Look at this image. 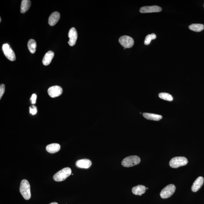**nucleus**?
<instances>
[{
    "mask_svg": "<svg viewBox=\"0 0 204 204\" xmlns=\"http://www.w3.org/2000/svg\"><path fill=\"white\" fill-rule=\"evenodd\" d=\"M20 192L25 200L30 199L31 197L30 186L28 181L26 180H23L20 183Z\"/></svg>",
    "mask_w": 204,
    "mask_h": 204,
    "instance_id": "1",
    "label": "nucleus"
},
{
    "mask_svg": "<svg viewBox=\"0 0 204 204\" xmlns=\"http://www.w3.org/2000/svg\"><path fill=\"white\" fill-rule=\"evenodd\" d=\"M72 170L69 167H66L58 171L54 176V179L56 181L64 180L71 174Z\"/></svg>",
    "mask_w": 204,
    "mask_h": 204,
    "instance_id": "2",
    "label": "nucleus"
},
{
    "mask_svg": "<svg viewBox=\"0 0 204 204\" xmlns=\"http://www.w3.org/2000/svg\"><path fill=\"white\" fill-rule=\"evenodd\" d=\"M187 159L183 157H176L173 158L170 161V166L174 168H177L186 165L188 164Z\"/></svg>",
    "mask_w": 204,
    "mask_h": 204,
    "instance_id": "3",
    "label": "nucleus"
},
{
    "mask_svg": "<svg viewBox=\"0 0 204 204\" xmlns=\"http://www.w3.org/2000/svg\"><path fill=\"white\" fill-rule=\"evenodd\" d=\"M141 159L137 156H131L123 159L121 164L125 167H131L140 163Z\"/></svg>",
    "mask_w": 204,
    "mask_h": 204,
    "instance_id": "4",
    "label": "nucleus"
},
{
    "mask_svg": "<svg viewBox=\"0 0 204 204\" xmlns=\"http://www.w3.org/2000/svg\"><path fill=\"white\" fill-rule=\"evenodd\" d=\"M176 189V186L173 184H170L165 187L161 192V198L163 199L170 197L174 194Z\"/></svg>",
    "mask_w": 204,
    "mask_h": 204,
    "instance_id": "5",
    "label": "nucleus"
},
{
    "mask_svg": "<svg viewBox=\"0 0 204 204\" xmlns=\"http://www.w3.org/2000/svg\"><path fill=\"white\" fill-rule=\"evenodd\" d=\"M2 50L5 56L9 60L13 61L16 59V55L9 44H4L2 46Z\"/></svg>",
    "mask_w": 204,
    "mask_h": 204,
    "instance_id": "6",
    "label": "nucleus"
},
{
    "mask_svg": "<svg viewBox=\"0 0 204 204\" xmlns=\"http://www.w3.org/2000/svg\"><path fill=\"white\" fill-rule=\"evenodd\" d=\"M119 42L124 49L132 47L134 43L133 38L128 36H123L120 37Z\"/></svg>",
    "mask_w": 204,
    "mask_h": 204,
    "instance_id": "7",
    "label": "nucleus"
},
{
    "mask_svg": "<svg viewBox=\"0 0 204 204\" xmlns=\"http://www.w3.org/2000/svg\"><path fill=\"white\" fill-rule=\"evenodd\" d=\"M63 90L60 86L55 85L50 87L48 90V93L51 98L57 97L63 93Z\"/></svg>",
    "mask_w": 204,
    "mask_h": 204,
    "instance_id": "8",
    "label": "nucleus"
},
{
    "mask_svg": "<svg viewBox=\"0 0 204 204\" xmlns=\"http://www.w3.org/2000/svg\"><path fill=\"white\" fill-rule=\"evenodd\" d=\"M68 37L69 38L68 44L70 46H73L76 44L77 38H78V33L75 28H72L70 29L68 33Z\"/></svg>",
    "mask_w": 204,
    "mask_h": 204,
    "instance_id": "9",
    "label": "nucleus"
},
{
    "mask_svg": "<svg viewBox=\"0 0 204 204\" xmlns=\"http://www.w3.org/2000/svg\"><path fill=\"white\" fill-rule=\"evenodd\" d=\"M160 7L157 6H145L140 8V11L141 13H150L159 12L162 11Z\"/></svg>",
    "mask_w": 204,
    "mask_h": 204,
    "instance_id": "10",
    "label": "nucleus"
},
{
    "mask_svg": "<svg viewBox=\"0 0 204 204\" xmlns=\"http://www.w3.org/2000/svg\"><path fill=\"white\" fill-rule=\"evenodd\" d=\"M92 165V162L89 159H80L76 163V166L80 168L88 169Z\"/></svg>",
    "mask_w": 204,
    "mask_h": 204,
    "instance_id": "11",
    "label": "nucleus"
},
{
    "mask_svg": "<svg viewBox=\"0 0 204 204\" xmlns=\"http://www.w3.org/2000/svg\"><path fill=\"white\" fill-rule=\"evenodd\" d=\"M203 183L204 178L203 177L199 176L197 178L192 186V191L193 192H196L198 191L203 185Z\"/></svg>",
    "mask_w": 204,
    "mask_h": 204,
    "instance_id": "12",
    "label": "nucleus"
},
{
    "mask_svg": "<svg viewBox=\"0 0 204 204\" xmlns=\"http://www.w3.org/2000/svg\"><path fill=\"white\" fill-rule=\"evenodd\" d=\"M60 15L58 12H54L50 16L49 19V24L51 26H53L56 25L59 21Z\"/></svg>",
    "mask_w": 204,
    "mask_h": 204,
    "instance_id": "13",
    "label": "nucleus"
},
{
    "mask_svg": "<svg viewBox=\"0 0 204 204\" xmlns=\"http://www.w3.org/2000/svg\"><path fill=\"white\" fill-rule=\"evenodd\" d=\"M54 53L53 51H49L46 53L42 59V63L46 66H48L50 64L51 61L54 58Z\"/></svg>",
    "mask_w": 204,
    "mask_h": 204,
    "instance_id": "14",
    "label": "nucleus"
},
{
    "mask_svg": "<svg viewBox=\"0 0 204 204\" xmlns=\"http://www.w3.org/2000/svg\"><path fill=\"white\" fill-rule=\"evenodd\" d=\"M60 145L58 143H52L48 145L46 150L48 152L51 154L56 153L60 150Z\"/></svg>",
    "mask_w": 204,
    "mask_h": 204,
    "instance_id": "15",
    "label": "nucleus"
},
{
    "mask_svg": "<svg viewBox=\"0 0 204 204\" xmlns=\"http://www.w3.org/2000/svg\"><path fill=\"white\" fill-rule=\"evenodd\" d=\"M146 187L142 185H139L132 189V192L136 195H141L145 193Z\"/></svg>",
    "mask_w": 204,
    "mask_h": 204,
    "instance_id": "16",
    "label": "nucleus"
},
{
    "mask_svg": "<svg viewBox=\"0 0 204 204\" xmlns=\"http://www.w3.org/2000/svg\"><path fill=\"white\" fill-rule=\"evenodd\" d=\"M143 116L147 119L155 121L160 120L162 118V116L160 115L148 113H143Z\"/></svg>",
    "mask_w": 204,
    "mask_h": 204,
    "instance_id": "17",
    "label": "nucleus"
},
{
    "mask_svg": "<svg viewBox=\"0 0 204 204\" xmlns=\"http://www.w3.org/2000/svg\"><path fill=\"white\" fill-rule=\"evenodd\" d=\"M31 5L30 0H23L22 1L21 6H20V12L24 13L30 8Z\"/></svg>",
    "mask_w": 204,
    "mask_h": 204,
    "instance_id": "18",
    "label": "nucleus"
},
{
    "mask_svg": "<svg viewBox=\"0 0 204 204\" xmlns=\"http://www.w3.org/2000/svg\"><path fill=\"white\" fill-rule=\"evenodd\" d=\"M37 44L36 41L33 39H31L28 43V47L29 51L32 54L35 53L37 49Z\"/></svg>",
    "mask_w": 204,
    "mask_h": 204,
    "instance_id": "19",
    "label": "nucleus"
},
{
    "mask_svg": "<svg viewBox=\"0 0 204 204\" xmlns=\"http://www.w3.org/2000/svg\"><path fill=\"white\" fill-rule=\"evenodd\" d=\"M190 30L195 32H200L203 30L204 28V25L202 24H193L189 27Z\"/></svg>",
    "mask_w": 204,
    "mask_h": 204,
    "instance_id": "20",
    "label": "nucleus"
},
{
    "mask_svg": "<svg viewBox=\"0 0 204 204\" xmlns=\"http://www.w3.org/2000/svg\"><path fill=\"white\" fill-rule=\"evenodd\" d=\"M159 97L164 100L171 102L173 100V97L170 94L166 93H161L159 94Z\"/></svg>",
    "mask_w": 204,
    "mask_h": 204,
    "instance_id": "21",
    "label": "nucleus"
},
{
    "mask_svg": "<svg viewBox=\"0 0 204 204\" xmlns=\"http://www.w3.org/2000/svg\"><path fill=\"white\" fill-rule=\"evenodd\" d=\"M157 36L155 34L152 33L151 35H147L145 40V45H149L150 43L152 40L156 38Z\"/></svg>",
    "mask_w": 204,
    "mask_h": 204,
    "instance_id": "22",
    "label": "nucleus"
},
{
    "mask_svg": "<svg viewBox=\"0 0 204 204\" xmlns=\"http://www.w3.org/2000/svg\"><path fill=\"white\" fill-rule=\"evenodd\" d=\"M30 112L32 115H35L37 114V107L34 106H31L30 107Z\"/></svg>",
    "mask_w": 204,
    "mask_h": 204,
    "instance_id": "23",
    "label": "nucleus"
},
{
    "mask_svg": "<svg viewBox=\"0 0 204 204\" xmlns=\"http://www.w3.org/2000/svg\"><path fill=\"white\" fill-rule=\"evenodd\" d=\"M5 91V86L4 84H1L0 85V99L2 97Z\"/></svg>",
    "mask_w": 204,
    "mask_h": 204,
    "instance_id": "24",
    "label": "nucleus"
},
{
    "mask_svg": "<svg viewBox=\"0 0 204 204\" xmlns=\"http://www.w3.org/2000/svg\"><path fill=\"white\" fill-rule=\"evenodd\" d=\"M37 99V95L36 94L34 93L32 94L31 98L30 100L31 101L32 103V104H35L36 102V100Z\"/></svg>",
    "mask_w": 204,
    "mask_h": 204,
    "instance_id": "25",
    "label": "nucleus"
},
{
    "mask_svg": "<svg viewBox=\"0 0 204 204\" xmlns=\"http://www.w3.org/2000/svg\"><path fill=\"white\" fill-rule=\"evenodd\" d=\"M49 204H58L57 203H56V202H53V203H51Z\"/></svg>",
    "mask_w": 204,
    "mask_h": 204,
    "instance_id": "26",
    "label": "nucleus"
},
{
    "mask_svg": "<svg viewBox=\"0 0 204 204\" xmlns=\"http://www.w3.org/2000/svg\"><path fill=\"white\" fill-rule=\"evenodd\" d=\"M1 22V18H0V22Z\"/></svg>",
    "mask_w": 204,
    "mask_h": 204,
    "instance_id": "27",
    "label": "nucleus"
},
{
    "mask_svg": "<svg viewBox=\"0 0 204 204\" xmlns=\"http://www.w3.org/2000/svg\"><path fill=\"white\" fill-rule=\"evenodd\" d=\"M146 189H148V188H146Z\"/></svg>",
    "mask_w": 204,
    "mask_h": 204,
    "instance_id": "28",
    "label": "nucleus"
}]
</instances>
